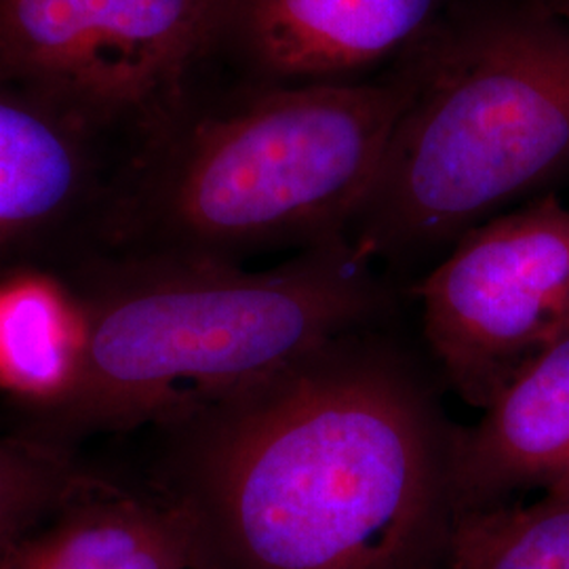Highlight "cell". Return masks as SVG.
I'll return each instance as SVG.
<instances>
[{"instance_id": "1", "label": "cell", "mask_w": 569, "mask_h": 569, "mask_svg": "<svg viewBox=\"0 0 569 569\" xmlns=\"http://www.w3.org/2000/svg\"><path fill=\"white\" fill-rule=\"evenodd\" d=\"M157 428L216 569H409L449 538L456 427L371 329Z\"/></svg>"}, {"instance_id": "2", "label": "cell", "mask_w": 569, "mask_h": 569, "mask_svg": "<svg viewBox=\"0 0 569 569\" xmlns=\"http://www.w3.org/2000/svg\"><path fill=\"white\" fill-rule=\"evenodd\" d=\"M350 241L268 270L89 253L60 272L79 315L70 382L21 406L18 437L66 456L82 439L161 427L376 326L390 291Z\"/></svg>"}, {"instance_id": "3", "label": "cell", "mask_w": 569, "mask_h": 569, "mask_svg": "<svg viewBox=\"0 0 569 569\" xmlns=\"http://www.w3.org/2000/svg\"><path fill=\"white\" fill-rule=\"evenodd\" d=\"M406 93L397 61L373 81L188 89L131 143L98 251L243 266L348 241Z\"/></svg>"}, {"instance_id": "4", "label": "cell", "mask_w": 569, "mask_h": 569, "mask_svg": "<svg viewBox=\"0 0 569 569\" xmlns=\"http://www.w3.org/2000/svg\"><path fill=\"white\" fill-rule=\"evenodd\" d=\"M397 63L406 102L348 232L369 262L456 243L569 164V26L536 2L448 4Z\"/></svg>"}, {"instance_id": "5", "label": "cell", "mask_w": 569, "mask_h": 569, "mask_svg": "<svg viewBox=\"0 0 569 569\" xmlns=\"http://www.w3.org/2000/svg\"><path fill=\"white\" fill-rule=\"evenodd\" d=\"M220 0H0V81L129 146L211 60Z\"/></svg>"}, {"instance_id": "6", "label": "cell", "mask_w": 569, "mask_h": 569, "mask_svg": "<svg viewBox=\"0 0 569 569\" xmlns=\"http://www.w3.org/2000/svg\"><path fill=\"white\" fill-rule=\"evenodd\" d=\"M413 293L449 387L486 411L569 331V207L547 194L475 226Z\"/></svg>"}, {"instance_id": "7", "label": "cell", "mask_w": 569, "mask_h": 569, "mask_svg": "<svg viewBox=\"0 0 569 569\" xmlns=\"http://www.w3.org/2000/svg\"><path fill=\"white\" fill-rule=\"evenodd\" d=\"M108 136L0 81V281L96 253L112 186Z\"/></svg>"}, {"instance_id": "8", "label": "cell", "mask_w": 569, "mask_h": 569, "mask_svg": "<svg viewBox=\"0 0 569 569\" xmlns=\"http://www.w3.org/2000/svg\"><path fill=\"white\" fill-rule=\"evenodd\" d=\"M448 0H220L211 58L244 82H352L399 60Z\"/></svg>"}, {"instance_id": "9", "label": "cell", "mask_w": 569, "mask_h": 569, "mask_svg": "<svg viewBox=\"0 0 569 569\" xmlns=\"http://www.w3.org/2000/svg\"><path fill=\"white\" fill-rule=\"evenodd\" d=\"M569 483V331L510 380L481 422L456 428V512L502 505L519 489Z\"/></svg>"}, {"instance_id": "10", "label": "cell", "mask_w": 569, "mask_h": 569, "mask_svg": "<svg viewBox=\"0 0 569 569\" xmlns=\"http://www.w3.org/2000/svg\"><path fill=\"white\" fill-rule=\"evenodd\" d=\"M0 569H216L194 512L100 481L0 552Z\"/></svg>"}, {"instance_id": "11", "label": "cell", "mask_w": 569, "mask_h": 569, "mask_svg": "<svg viewBox=\"0 0 569 569\" xmlns=\"http://www.w3.org/2000/svg\"><path fill=\"white\" fill-rule=\"evenodd\" d=\"M79 345V315L60 274L26 270L0 281V385L20 406L60 395Z\"/></svg>"}, {"instance_id": "12", "label": "cell", "mask_w": 569, "mask_h": 569, "mask_svg": "<svg viewBox=\"0 0 569 569\" xmlns=\"http://www.w3.org/2000/svg\"><path fill=\"white\" fill-rule=\"evenodd\" d=\"M449 569H569V483L529 507L493 505L456 512Z\"/></svg>"}, {"instance_id": "13", "label": "cell", "mask_w": 569, "mask_h": 569, "mask_svg": "<svg viewBox=\"0 0 569 569\" xmlns=\"http://www.w3.org/2000/svg\"><path fill=\"white\" fill-rule=\"evenodd\" d=\"M93 481L72 456L18 435L0 439V552L51 519Z\"/></svg>"}, {"instance_id": "14", "label": "cell", "mask_w": 569, "mask_h": 569, "mask_svg": "<svg viewBox=\"0 0 569 569\" xmlns=\"http://www.w3.org/2000/svg\"><path fill=\"white\" fill-rule=\"evenodd\" d=\"M531 2H536L542 11H547L552 18L569 26V0H531Z\"/></svg>"}]
</instances>
